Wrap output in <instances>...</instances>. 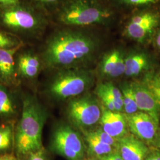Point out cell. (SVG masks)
I'll list each match as a JSON object with an SVG mask.
<instances>
[{
	"mask_svg": "<svg viewBox=\"0 0 160 160\" xmlns=\"http://www.w3.org/2000/svg\"><path fill=\"white\" fill-rule=\"evenodd\" d=\"M19 2V0H0V7H6L16 5Z\"/></svg>",
	"mask_w": 160,
	"mask_h": 160,
	"instance_id": "cell-31",
	"label": "cell"
},
{
	"mask_svg": "<svg viewBox=\"0 0 160 160\" xmlns=\"http://www.w3.org/2000/svg\"><path fill=\"white\" fill-rule=\"evenodd\" d=\"M102 45L100 36L88 28L62 26L49 36L40 57L43 66L52 70L88 68Z\"/></svg>",
	"mask_w": 160,
	"mask_h": 160,
	"instance_id": "cell-1",
	"label": "cell"
},
{
	"mask_svg": "<svg viewBox=\"0 0 160 160\" xmlns=\"http://www.w3.org/2000/svg\"><path fill=\"white\" fill-rule=\"evenodd\" d=\"M116 150L123 160H145L150 152L146 143L131 133L118 139Z\"/></svg>",
	"mask_w": 160,
	"mask_h": 160,
	"instance_id": "cell-14",
	"label": "cell"
},
{
	"mask_svg": "<svg viewBox=\"0 0 160 160\" xmlns=\"http://www.w3.org/2000/svg\"><path fill=\"white\" fill-rule=\"evenodd\" d=\"M0 160H18V159L13 154L8 152L0 155Z\"/></svg>",
	"mask_w": 160,
	"mask_h": 160,
	"instance_id": "cell-32",
	"label": "cell"
},
{
	"mask_svg": "<svg viewBox=\"0 0 160 160\" xmlns=\"http://www.w3.org/2000/svg\"><path fill=\"white\" fill-rule=\"evenodd\" d=\"M102 113L100 120L101 129L116 140L129 133L126 116L123 112L111 111L102 105Z\"/></svg>",
	"mask_w": 160,
	"mask_h": 160,
	"instance_id": "cell-13",
	"label": "cell"
},
{
	"mask_svg": "<svg viewBox=\"0 0 160 160\" xmlns=\"http://www.w3.org/2000/svg\"><path fill=\"white\" fill-rule=\"evenodd\" d=\"M99 160H123L122 159V157L120 154L117 152L115 151L114 152L110 154L106 155L98 159Z\"/></svg>",
	"mask_w": 160,
	"mask_h": 160,
	"instance_id": "cell-29",
	"label": "cell"
},
{
	"mask_svg": "<svg viewBox=\"0 0 160 160\" xmlns=\"http://www.w3.org/2000/svg\"><path fill=\"white\" fill-rule=\"evenodd\" d=\"M21 44L22 43L14 36L0 31V49H11Z\"/></svg>",
	"mask_w": 160,
	"mask_h": 160,
	"instance_id": "cell-24",
	"label": "cell"
},
{
	"mask_svg": "<svg viewBox=\"0 0 160 160\" xmlns=\"http://www.w3.org/2000/svg\"><path fill=\"white\" fill-rule=\"evenodd\" d=\"M43 66L40 57L32 52H22L16 59L17 74L24 79H34L39 75Z\"/></svg>",
	"mask_w": 160,
	"mask_h": 160,
	"instance_id": "cell-15",
	"label": "cell"
},
{
	"mask_svg": "<svg viewBox=\"0 0 160 160\" xmlns=\"http://www.w3.org/2000/svg\"><path fill=\"white\" fill-rule=\"evenodd\" d=\"M148 89L160 103V78L157 72H149L139 80Z\"/></svg>",
	"mask_w": 160,
	"mask_h": 160,
	"instance_id": "cell-21",
	"label": "cell"
},
{
	"mask_svg": "<svg viewBox=\"0 0 160 160\" xmlns=\"http://www.w3.org/2000/svg\"><path fill=\"white\" fill-rule=\"evenodd\" d=\"M151 44L157 51L160 52V27L155 34Z\"/></svg>",
	"mask_w": 160,
	"mask_h": 160,
	"instance_id": "cell-28",
	"label": "cell"
},
{
	"mask_svg": "<svg viewBox=\"0 0 160 160\" xmlns=\"http://www.w3.org/2000/svg\"><path fill=\"white\" fill-rule=\"evenodd\" d=\"M160 27V10L154 6L138 8L126 20L123 35L141 46L151 44Z\"/></svg>",
	"mask_w": 160,
	"mask_h": 160,
	"instance_id": "cell-6",
	"label": "cell"
},
{
	"mask_svg": "<svg viewBox=\"0 0 160 160\" xmlns=\"http://www.w3.org/2000/svg\"><path fill=\"white\" fill-rule=\"evenodd\" d=\"M98 98L87 94L72 98L67 108V114L71 124L82 132L100 123L102 109Z\"/></svg>",
	"mask_w": 160,
	"mask_h": 160,
	"instance_id": "cell-7",
	"label": "cell"
},
{
	"mask_svg": "<svg viewBox=\"0 0 160 160\" xmlns=\"http://www.w3.org/2000/svg\"><path fill=\"white\" fill-rule=\"evenodd\" d=\"M154 62L152 57L143 49L133 48L126 51L125 76L135 79L153 71Z\"/></svg>",
	"mask_w": 160,
	"mask_h": 160,
	"instance_id": "cell-11",
	"label": "cell"
},
{
	"mask_svg": "<svg viewBox=\"0 0 160 160\" xmlns=\"http://www.w3.org/2000/svg\"><path fill=\"white\" fill-rule=\"evenodd\" d=\"M82 133L83 139L86 145V152L89 157L99 159L117 151L116 149L114 147L103 143L94 137L90 131L82 132Z\"/></svg>",
	"mask_w": 160,
	"mask_h": 160,
	"instance_id": "cell-17",
	"label": "cell"
},
{
	"mask_svg": "<svg viewBox=\"0 0 160 160\" xmlns=\"http://www.w3.org/2000/svg\"><path fill=\"white\" fill-rule=\"evenodd\" d=\"M154 143L157 147H158L160 149V134L158 135H157V138H156V139H155Z\"/></svg>",
	"mask_w": 160,
	"mask_h": 160,
	"instance_id": "cell-33",
	"label": "cell"
},
{
	"mask_svg": "<svg viewBox=\"0 0 160 160\" xmlns=\"http://www.w3.org/2000/svg\"><path fill=\"white\" fill-rule=\"evenodd\" d=\"M15 131L12 123L0 125V155L8 153L14 148Z\"/></svg>",
	"mask_w": 160,
	"mask_h": 160,
	"instance_id": "cell-20",
	"label": "cell"
},
{
	"mask_svg": "<svg viewBox=\"0 0 160 160\" xmlns=\"http://www.w3.org/2000/svg\"><path fill=\"white\" fill-rule=\"evenodd\" d=\"M126 50L118 46L103 53L97 65L96 73L104 80H112L125 75Z\"/></svg>",
	"mask_w": 160,
	"mask_h": 160,
	"instance_id": "cell-9",
	"label": "cell"
},
{
	"mask_svg": "<svg viewBox=\"0 0 160 160\" xmlns=\"http://www.w3.org/2000/svg\"><path fill=\"white\" fill-rule=\"evenodd\" d=\"M23 43L11 49H0V82L9 86L16 81L17 74L15 56Z\"/></svg>",
	"mask_w": 160,
	"mask_h": 160,
	"instance_id": "cell-16",
	"label": "cell"
},
{
	"mask_svg": "<svg viewBox=\"0 0 160 160\" xmlns=\"http://www.w3.org/2000/svg\"><path fill=\"white\" fill-rule=\"evenodd\" d=\"M50 148L56 154L68 160H82L86 153L83 138L72 126L66 123L58 125L53 130Z\"/></svg>",
	"mask_w": 160,
	"mask_h": 160,
	"instance_id": "cell-8",
	"label": "cell"
},
{
	"mask_svg": "<svg viewBox=\"0 0 160 160\" xmlns=\"http://www.w3.org/2000/svg\"><path fill=\"white\" fill-rule=\"evenodd\" d=\"M122 94L123 113L125 114L135 113L139 111L131 82H123L120 86Z\"/></svg>",
	"mask_w": 160,
	"mask_h": 160,
	"instance_id": "cell-19",
	"label": "cell"
},
{
	"mask_svg": "<svg viewBox=\"0 0 160 160\" xmlns=\"http://www.w3.org/2000/svg\"><path fill=\"white\" fill-rule=\"evenodd\" d=\"M46 119V110L38 99L31 95L24 96L14 135V149L18 156L26 157L43 148L42 136Z\"/></svg>",
	"mask_w": 160,
	"mask_h": 160,
	"instance_id": "cell-2",
	"label": "cell"
},
{
	"mask_svg": "<svg viewBox=\"0 0 160 160\" xmlns=\"http://www.w3.org/2000/svg\"><path fill=\"white\" fill-rule=\"evenodd\" d=\"M26 160H47L44 149L42 148L26 156Z\"/></svg>",
	"mask_w": 160,
	"mask_h": 160,
	"instance_id": "cell-26",
	"label": "cell"
},
{
	"mask_svg": "<svg viewBox=\"0 0 160 160\" xmlns=\"http://www.w3.org/2000/svg\"><path fill=\"white\" fill-rule=\"evenodd\" d=\"M97 87L105 92L114 101L119 103L123 107L122 92L120 88L117 87L113 82L110 81L101 82L97 84Z\"/></svg>",
	"mask_w": 160,
	"mask_h": 160,
	"instance_id": "cell-22",
	"label": "cell"
},
{
	"mask_svg": "<svg viewBox=\"0 0 160 160\" xmlns=\"http://www.w3.org/2000/svg\"><path fill=\"white\" fill-rule=\"evenodd\" d=\"M139 111L146 113L159 123L160 103L139 80L131 82Z\"/></svg>",
	"mask_w": 160,
	"mask_h": 160,
	"instance_id": "cell-12",
	"label": "cell"
},
{
	"mask_svg": "<svg viewBox=\"0 0 160 160\" xmlns=\"http://www.w3.org/2000/svg\"><path fill=\"white\" fill-rule=\"evenodd\" d=\"M39 7L58 6L64 0H30Z\"/></svg>",
	"mask_w": 160,
	"mask_h": 160,
	"instance_id": "cell-27",
	"label": "cell"
},
{
	"mask_svg": "<svg viewBox=\"0 0 160 160\" xmlns=\"http://www.w3.org/2000/svg\"><path fill=\"white\" fill-rule=\"evenodd\" d=\"M125 116L130 133L144 143H154L159 123L150 115L141 111Z\"/></svg>",
	"mask_w": 160,
	"mask_h": 160,
	"instance_id": "cell-10",
	"label": "cell"
},
{
	"mask_svg": "<svg viewBox=\"0 0 160 160\" xmlns=\"http://www.w3.org/2000/svg\"><path fill=\"white\" fill-rule=\"evenodd\" d=\"M89 131L91 132L92 135L94 137L96 138L98 140H100L103 143L108 144L109 145L114 147V148L116 149L118 140L110 136L109 134H108L106 132L104 131L103 129H102L101 128H99L95 130H89Z\"/></svg>",
	"mask_w": 160,
	"mask_h": 160,
	"instance_id": "cell-25",
	"label": "cell"
},
{
	"mask_svg": "<svg viewBox=\"0 0 160 160\" xmlns=\"http://www.w3.org/2000/svg\"><path fill=\"white\" fill-rule=\"evenodd\" d=\"M47 19L36 7L18 2L14 6L0 7V25L22 36L40 34L47 26Z\"/></svg>",
	"mask_w": 160,
	"mask_h": 160,
	"instance_id": "cell-5",
	"label": "cell"
},
{
	"mask_svg": "<svg viewBox=\"0 0 160 160\" xmlns=\"http://www.w3.org/2000/svg\"><path fill=\"white\" fill-rule=\"evenodd\" d=\"M55 18L62 26H107L114 22L115 13L100 0H64L57 7Z\"/></svg>",
	"mask_w": 160,
	"mask_h": 160,
	"instance_id": "cell-3",
	"label": "cell"
},
{
	"mask_svg": "<svg viewBox=\"0 0 160 160\" xmlns=\"http://www.w3.org/2000/svg\"><path fill=\"white\" fill-rule=\"evenodd\" d=\"M145 160H160V149L150 151Z\"/></svg>",
	"mask_w": 160,
	"mask_h": 160,
	"instance_id": "cell-30",
	"label": "cell"
},
{
	"mask_svg": "<svg viewBox=\"0 0 160 160\" xmlns=\"http://www.w3.org/2000/svg\"><path fill=\"white\" fill-rule=\"evenodd\" d=\"M46 92L52 98L65 100L82 94L94 85L95 72L88 68L55 70Z\"/></svg>",
	"mask_w": 160,
	"mask_h": 160,
	"instance_id": "cell-4",
	"label": "cell"
},
{
	"mask_svg": "<svg viewBox=\"0 0 160 160\" xmlns=\"http://www.w3.org/2000/svg\"><path fill=\"white\" fill-rule=\"evenodd\" d=\"M16 104L4 85L0 84V118L10 119L17 115Z\"/></svg>",
	"mask_w": 160,
	"mask_h": 160,
	"instance_id": "cell-18",
	"label": "cell"
},
{
	"mask_svg": "<svg viewBox=\"0 0 160 160\" xmlns=\"http://www.w3.org/2000/svg\"><path fill=\"white\" fill-rule=\"evenodd\" d=\"M82 160H99L97 158H92V157H89V158H84Z\"/></svg>",
	"mask_w": 160,
	"mask_h": 160,
	"instance_id": "cell-34",
	"label": "cell"
},
{
	"mask_svg": "<svg viewBox=\"0 0 160 160\" xmlns=\"http://www.w3.org/2000/svg\"><path fill=\"white\" fill-rule=\"evenodd\" d=\"M114 4L128 8H141L154 6L160 0H112Z\"/></svg>",
	"mask_w": 160,
	"mask_h": 160,
	"instance_id": "cell-23",
	"label": "cell"
}]
</instances>
